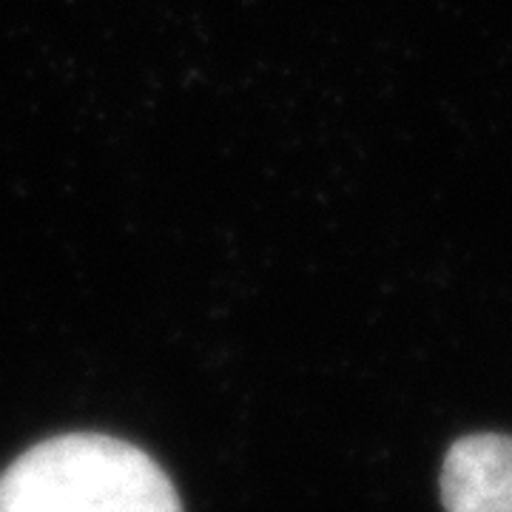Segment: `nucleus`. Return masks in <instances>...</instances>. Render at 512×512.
Listing matches in <instances>:
<instances>
[{
  "instance_id": "f03ea898",
  "label": "nucleus",
  "mask_w": 512,
  "mask_h": 512,
  "mask_svg": "<svg viewBox=\"0 0 512 512\" xmlns=\"http://www.w3.org/2000/svg\"><path fill=\"white\" fill-rule=\"evenodd\" d=\"M439 493L444 512H512V436L458 439L441 464Z\"/></svg>"
},
{
  "instance_id": "f257e3e1",
  "label": "nucleus",
  "mask_w": 512,
  "mask_h": 512,
  "mask_svg": "<svg viewBox=\"0 0 512 512\" xmlns=\"http://www.w3.org/2000/svg\"><path fill=\"white\" fill-rule=\"evenodd\" d=\"M0 512H183V504L140 447L74 433L40 441L6 467Z\"/></svg>"
}]
</instances>
